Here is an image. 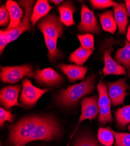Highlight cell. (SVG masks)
Listing matches in <instances>:
<instances>
[{
    "instance_id": "obj_35",
    "label": "cell",
    "mask_w": 130,
    "mask_h": 146,
    "mask_svg": "<svg viewBox=\"0 0 130 146\" xmlns=\"http://www.w3.org/2000/svg\"><path fill=\"white\" fill-rule=\"evenodd\" d=\"M50 2L55 4V5H58L63 2V1H62V0H58V1H57V0H52V1H50Z\"/></svg>"
},
{
    "instance_id": "obj_16",
    "label": "cell",
    "mask_w": 130,
    "mask_h": 146,
    "mask_svg": "<svg viewBox=\"0 0 130 146\" xmlns=\"http://www.w3.org/2000/svg\"><path fill=\"white\" fill-rule=\"evenodd\" d=\"M59 67L70 82H74L77 80L84 79L88 70L86 67L70 64H60Z\"/></svg>"
},
{
    "instance_id": "obj_15",
    "label": "cell",
    "mask_w": 130,
    "mask_h": 146,
    "mask_svg": "<svg viewBox=\"0 0 130 146\" xmlns=\"http://www.w3.org/2000/svg\"><path fill=\"white\" fill-rule=\"evenodd\" d=\"M6 7L10 16L9 25L5 30H11L17 28L21 23V19L24 17L23 11L18 4L12 0H8L6 3Z\"/></svg>"
},
{
    "instance_id": "obj_7",
    "label": "cell",
    "mask_w": 130,
    "mask_h": 146,
    "mask_svg": "<svg viewBox=\"0 0 130 146\" xmlns=\"http://www.w3.org/2000/svg\"><path fill=\"white\" fill-rule=\"evenodd\" d=\"M49 91L48 89H41L34 86L29 80L25 78L22 81L20 102L22 105L27 107L33 106L41 97Z\"/></svg>"
},
{
    "instance_id": "obj_2",
    "label": "cell",
    "mask_w": 130,
    "mask_h": 146,
    "mask_svg": "<svg viewBox=\"0 0 130 146\" xmlns=\"http://www.w3.org/2000/svg\"><path fill=\"white\" fill-rule=\"evenodd\" d=\"M96 81L95 75H90L81 82L62 90L57 96V102L64 106L77 104L82 97L93 92Z\"/></svg>"
},
{
    "instance_id": "obj_19",
    "label": "cell",
    "mask_w": 130,
    "mask_h": 146,
    "mask_svg": "<svg viewBox=\"0 0 130 146\" xmlns=\"http://www.w3.org/2000/svg\"><path fill=\"white\" fill-rule=\"evenodd\" d=\"M51 9L52 7L46 0H38L36 1L30 18V22L33 28L36 23L40 19L46 17Z\"/></svg>"
},
{
    "instance_id": "obj_28",
    "label": "cell",
    "mask_w": 130,
    "mask_h": 146,
    "mask_svg": "<svg viewBox=\"0 0 130 146\" xmlns=\"http://www.w3.org/2000/svg\"><path fill=\"white\" fill-rule=\"evenodd\" d=\"M115 138V146H130V133H120L112 129Z\"/></svg>"
},
{
    "instance_id": "obj_27",
    "label": "cell",
    "mask_w": 130,
    "mask_h": 146,
    "mask_svg": "<svg viewBox=\"0 0 130 146\" xmlns=\"http://www.w3.org/2000/svg\"><path fill=\"white\" fill-rule=\"evenodd\" d=\"M73 146H100L94 136L86 135L78 138Z\"/></svg>"
},
{
    "instance_id": "obj_13",
    "label": "cell",
    "mask_w": 130,
    "mask_h": 146,
    "mask_svg": "<svg viewBox=\"0 0 130 146\" xmlns=\"http://www.w3.org/2000/svg\"><path fill=\"white\" fill-rule=\"evenodd\" d=\"M19 85L8 86L4 87L0 92V101L1 105L7 109H10L15 106H22L18 102V96L20 91Z\"/></svg>"
},
{
    "instance_id": "obj_31",
    "label": "cell",
    "mask_w": 130,
    "mask_h": 146,
    "mask_svg": "<svg viewBox=\"0 0 130 146\" xmlns=\"http://www.w3.org/2000/svg\"><path fill=\"white\" fill-rule=\"evenodd\" d=\"M10 22V16L9 12L5 5H3L0 8V25L6 27Z\"/></svg>"
},
{
    "instance_id": "obj_25",
    "label": "cell",
    "mask_w": 130,
    "mask_h": 146,
    "mask_svg": "<svg viewBox=\"0 0 130 146\" xmlns=\"http://www.w3.org/2000/svg\"><path fill=\"white\" fill-rule=\"evenodd\" d=\"M46 45L49 50L48 57L51 62H55L61 57V52L58 50L57 47V39H51L50 38L44 36Z\"/></svg>"
},
{
    "instance_id": "obj_29",
    "label": "cell",
    "mask_w": 130,
    "mask_h": 146,
    "mask_svg": "<svg viewBox=\"0 0 130 146\" xmlns=\"http://www.w3.org/2000/svg\"><path fill=\"white\" fill-rule=\"evenodd\" d=\"M90 3L92 6L95 9H105L111 7H114L119 4L112 0H91Z\"/></svg>"
},
{
    "instance_id": "obj_22",
    "label": "cell",
    "mask_w": 130,
    "mask_h": 146,
    "mask_svg": "<svg viewBox=\"0 0 130 146\" xmlns=\"http://www.w3.org/2000/svg\"><path fill=\"white\" fill-rule=\"evenodd\" d=\"M116 125L119 129L124 130L130 123V105L118 109L115 113Z\"/></svg>"
},
{
    "instance_id": "obj_17",
    "label": "cell",
    "mask_w": 130,
    "mask_h": 146,
    "mask_svg": "<svg viewBox=\"0 0 130 146\" xmlns=\"http://www.w3.org/2000/svg\"><path fill=\"white\" fill-rule=\"evenodd\" d=\"M113 9L114 17L119 28V33L124 35L128 24V14L126 5L124 3H119L117 6L113 7Z\"/></svg>"
},
{
    "instance_id": "obj_14",
    "label": "cell",
    "mask_w": 130,
    "mask_h": 146,
    "mask_svg": "<svg viewBox=\"0 0 130 146\" xmlns=\"http://www.w3.org/2000/svg\"><path fill=\"white\" fill-rule=\"evenodd\" d=\"M113 50V48L110 47L106 49L104 52V66L103 68L104 76L109 75H126L127 71L125 68L118 63L111 56V53Z\"/></svg>"
},
{
    "instance_id": "obj_6",
    "label": "cell",
    "mask_w": 130,
    "mask_h": 146,
    "mask_svg": "<svg viewBox=\"0 0 130 146\" xmlns=\"http://www.w3.org/2000/svg\"><path fill=\"white\" fill-rule=\"evenodd\" d=\"M63 24L60 18L56 15L51 14L42 19L38 22L37 27L44 36L58 39L64 32Z\"/></svg>"
},
{
    "instance_id": "obj_30",
    "label": "cell",
    "mask_w": 130,
    "mask_h": 146,
    "mask_svg": "<svg viewBox=\"0 0 130 146\" xmlns=\"http://www.w3.org/2000/svg\"><path fill=\"white\" fill-rule=\"evenodd\" d=\"M14 120V116L9 111L5 110V109L0 108V125L2 126L4 125L5 121L9 123H13Z\"/></svg>"
},
{
    "instance_id": "obj_11",
    "label": "cell",
    "mask_w": 130,
    "mask_h": 146,
    "mask_svg": "<svg viewBox=\"0 0 130 146\" xmlns=\"http://www.w3.org/2000/svg\"><path fill=\"white\" fill-rule=\"evenodd\" d=\"M99 112L98 98L96 96L86 97L84 98L81 101V115L75 130L83 121L95 119L99 116Z\"/></svg>"
},
{
    "instance_id": "obj_3",
    "label": "cell",
    "mask_w": 130,
    "mask_h": 146,
    "mask_svg": "<svg viewBox=\"0 0 130 146\" xmlns=\"http://www.w3.org/2000/svg\"><path fill=\"white\" fill-rule=\"evenodd\" d=\"M60 134V125L55 119L50 116H44L32 133L29 142L54 140L59 137Z\"/></svg>"
},
{
    "instance_id": "obj_32",
    "label": "cell",
    "mask_w": 130,
    "mask_h": 146,
    "mask_svg": "<svg viewBox=\"0 0 130 146\" xmlns=\"http://www.w3.org/2000/svg\"><path fill=\"white\" fill-rule=\"evenodd\" d=\"M0 52L3 53L6 46L10 43L8 36L4 30H1L0 32Z\"/></svg>"
},
{
    "instance_id": "obj_33",
    "label": "cell",
    "mask_w": 130,
    "mask_h": 146,
    "mask_svg": "<svg viewBox=\"0 0 130 146\" xmlns=\"http://www.w3.org/2000/svg\"><path fill=\"white\" fill-rule=\"evenodd\" d=\"M125 5H126L127 11H128V15L130 17V0H125Z\"/></svg>"
},
{
    "instance_id": "obj_5",
    "label": "cell",
    "mask_w": 130,
    "mask_h": 146,
    "mask_svg": "<svg viewBox=\"0 0 130 146\" xmlns=\"http://www.w3.org/2000/svg\"><path fill=\"white\" fill-rule=\"evenodd\" d=\"M97 88L99 93L98 103L100 111L99 121L102 125L112 123L113 121L111 111L112 102L109 95L107 87L103 82L100 81L98 84Z\"/></svg>"
},
{
    "instance_id": "obj_34",
    "label": "cell",
    "mask_w": 130,
    "mask_h": 146,
    "mask_svg": "<svg viewBox=\"0 0 130 146\" xmlns=\"http://www.w3.org/2000/svg\"><path fill=\"white\" fill-rule=\"evenodd\" d=\"M127 40L130 42V25L128 26L127 32Z\"/></svg>"
},
{
    "instance_id": "obj_36",
    "label": "cell",
    "mask_w": 130,
    "mask_h": 146,
    "mask_svg": "<svg viewBox=\"0 0 130 146\" xmlns=\"http://www.w3.org/2000/svg\"><path fill=\"white\" fill-rule=\"evenodd\" d=\"M128 130H129V131H130V125H128Z\"/></svg>"
},
{
    "instance_id": "obj_21",
    "label": "cell",
    "mask_w": 130,
    "mask_h": 146,
    "mask_svg": "<svg viewBox=\"0 0 130 146\" xmlns=\"http://www.w3.org/2000/svg\"><path fill=\"white\" fill-rule=\"evenodd\" d=\"M99 17L103 30L114 35L118 27L113 11L110 10L106 11L99 14Z\"/></svg>"
},
{
    "instance_id": "obj_23",
    "label": "cell",
    "mask_w": 130,
    "mask_h": 146,
    "mask_svg": "<svg viewBox=\"0 0 130 146\" xmlns=\"http://www.w3.org/2000/svg\"><path fill=\"white\" fill-rule=\"evenodd\" d=\"M92 53V50L85 49L81 46L71 54L69 60L71 62L75 63L77 66H81L86 62Z\"/></svg>"
},
{
    "instance_id": "obj_20",
    "label": "cell",
    "mask_w": 130,
    "mask_h": 146,
    "mask_svg": "<svg viewBox=\"0 0 130 146\" xmlns=\"http://www.w3.org/2000/svg\"><path fill=\"white\" fill-rule=\"evenodd\" d=\"M116 62L125 67L130 79V42L125 41V46L118 49L115 54Z\"/></svg>"
},
{
    "instance_id": "obj_18",
    "label": "cell",
    "mask_w": 130,
    "mask_h": 146,
    "mask_svg": "<svg viewBox=\"0 0 130 146\" xmlns=\"http://www.w3.org/2000/svg\"><path fill=\"white\" fill-rule=\"evenodd\" d=\"M60 13V19L66 27H70L75 24L74 20V14L76 11L74 5L71 1L64 2L58 7Z\"/></svg>"
},
{
    "instance_id": "obj_9",
    "label": "cell",
    "mask_w": 130,
    "mask_h": 146,
    "mask_svg": "<svg viewBox=\"0 0 130 146\" xmlns=\"http://www.w3.org/2000/svg\"><path fill=\"white\" fill-rule=\"evenodd\" d=\"M81 16V22L78 27L79 32L100 33L102 29L93 12L84 4L82 5Z\"/></svg>"
},
{
    "instance_id": "obj_4",
    "label": "cell",
    "mask_w": 130,
    "mask_h": 146,
    "mask_svg": "<svg viewBox=\"0 0 130 146\" xmlns=\"http://www.w3.org/2000/svg\"><path fill=\"white\" fill-rule=\"evenodd\" d=\"M0 76L3 82L9 84L18 82L24 77L36 79L33 68L30 64L11 67H1Z\"/></svg>"
},
{
    "instance_id": "obj_24",
    "label": "cell",
    "mask_w": 130,
    "mask_h": 146,
    "mask_svg": "<svg viewBox=\"0 0 130 146\" xmlns=\"http://www.w3.org/2000/svg\"><path fill=\"white\" fill-rule=\"evenodd\" d=\"M98 138L100 143L104 146H113L115 139L109 126L107 128L100 127L98 130Z\"/></svg>"
},
{
    "instance_id": "obj_12",
    "label": "cell",
    "mask_w": 130,
    "mask_h": 146,
    "mask_svg": "<svg viewBox=\"0 0 130 146\" xmlns=\"http://www.w3.org/2000/svg\"><path fill=\"white\" fill-rule=\"evenodd\" d=\"M36 80L40 84L47 86H57L64 82L62 76L51 68L43 70L38 68L34 72Z\"/></svg>"
},
{
    "instance_id": "obj_8",
    "label": "cell",
    "mask_w": 130,
    "mask_h": 146,
    "mask_svg": "<svg viewBox=\"0 0 130 146\" xmlns=\"http://www.w3.org/2000/svg\"><path fill=\"white\" fill-rule=\"evenodd\" d=\"M20 6L24 9V17L22 19L20 25L16 28L11 30H4L9 38L10 42L17 39L19 36L25 32L31 31L30 18L32 14V8L34 4V1H19Z\"/></svg>"
},
{
    "instance_id": "obj_26",
    "label": "cell",
    "mask_w": 130,
    "mask_h": 146,
    "mask_svg": "<svg viewBox=\"0 0 130 146\" xmlns=\"http://www.w3.org/2000/svg\"><path fill=\"white\" fill-rule=\"evenodd\" d=\"M81 46L85 49L93 51L94 49V36L90 33H86L85 35H77Z\"/></svg>"
},
{
    "instance_id": "obj_10",
    "label": "cell",
    "mask_w": 130,
    "mask_h": 146,
    "mask_svg": "<svg viewBox=\"0 0 130 146\" xmlns=\"http://www.w3.org/2000/svg\"><path fill=\"white\" fill-rule=\"evenodd\" d=\"M108 93L114 106L123 105L125 97L129 95L127 91L130 86L127 83V78L119 79L113 82H108Z\"/></svg>"
},
{
    "instance_id": "obj_1",
    "label": "cell",
    "mask_w": 130,
    "mask_h": 146,
    "mask_svg": "<svg viewBox=\"0 0 130 146\" xmlns=\"http://www.w3.org/2000/svg\"><path fill=\"white\" fill-rule=\"evenodd\" d=\"M43 116H28L9 126V141L13 146H25Z\"/></svg>"
}]
</instances>
